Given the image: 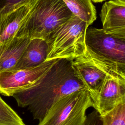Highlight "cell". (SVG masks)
<instances>
[{
    "label": "cell",
    "mask_w": 125,
    "mask_h": 125,
    "mask_svg": "<svg viewBox=\"0 0 125 125\" xmlns=\"http://www.w3.org/2000/svg\"><path fill=\"white\" fill-rule=\"evenodd\" d=\"M82 90L86 89L76 75L72 60L59 59L33 84L12 96L19 106L28 107L34 119L40 122L58 100Z\"/></svg>",
    "instance_id": "6da1fadb"
},
{
    "label": "cell",
    "mask_w": 125,
    "mask_h": 125,
    "mask_svg": "<svg viewBox=\"0 0 125 125\" xmlns=\"http://www.w3.org/2000/svg\"><path fill=\"white\" fill-rule=\"evenodd\" d=\"M72 15L62 0H37L16 37L45 40Z\"/></svg>",
    "instance_id": "7a4b0ae2"
},
{
    "label": "cell",
    "mask_w": 125,
    "mask_h": 125,
    "mask_svg": "<svg viewBox=\"0 0 125 125\" xmlns=\"http://www.w3.org/2000/svg\"><path fill=\"white\" fill-rule=\"evenodd\" d=\"M87 24L74 15L51 32L45 39L48 46L46 61L66 59L70 60L83 55L86 51Z\"/></svg>",
    "instance_id": "3957f363"
},
{
    "label": "cell",
    "mask_w": 125,
    "mask_h": 125,
    "mask_svg": "<svg viewBox=\"0 0 125 125\" xmlns=\"http://www.w3.org/2000/svg\"><path fill=\"white\" fill-rule=\"evenodd\" d=\"M90 107L93 102L88 91H75L55 103L38 125H84Z\"/></svg>",
    "instance_id": "277c9868"
},
{
    "label": "cell",
    "mask_w": 125,
    "mask_h": 125,
    "mask_svg": "<svg viewBox=\"0 0 125 125\" xmlns=\"http://www.w3.org/2000/svg\"><path fill=\"white\" fill-rule=\"evenodd\" d=\"M85 44L87 50L97 57L125 68V38L92 27L87 29Z\"/></svg>",
    "instance_id": "5b68a950"
},
{
    "label": "cell",
    "mask_w": 125,
    "mask_h": 125,
    "mask_svg": "<svg viewBox=\"0 0 125 125\" xmlns=\"http://www.w3.org/2000/svg\"><path fill=\"white\" fill-rule=\"evenodd\" d=\"M57 60L46 61L33 68L0 72V93L12 96L17 92L29 86L42 77Z\"/></svg>",
    "instance_id": "8992f818"
},
{
    "label": "cell",
    "mask_w": 125,
    "mask_h": 125,
    "mask_svg": "<svg viewBox=\"0 0 125 125\" xmlns=\"http://www.w3.org/2000/svg\"><path fill=\"white\" fill-rule=\"evenodd\" d=\"M125 100V79L107 75L93 107L103 116Z\"/></svg>",
    "instance_id": "52a82bcc"
},
{
    "label": "cell",
    "mask_w": 125,
    "mask_h": 125,
    "mask_svg": "<svg viewBox=\"0 0 125 125\" xmlns=\"http://www.w3.org/2000/svg\"><path fill=\"white\" fill-rule=\"evenodd\" d=\"M72 67L88 91L93 104L107 74L82 56L72 60Z\"/></svg>",
    "instance_id": "ba28073f"
},
{
    "label": "cell",
    "mask_w": 125,
    "mask_h": 125,
    "mask_svg": "<svg viewBox=\"0 0 125 125\" xmlns=\"http://www.w3.org/2000/svg\"><path fill=\"white\" fill-rule=\"evenodd\" d=\"M100 15L102 29L106 33L125 38V0H110L104 2Z\"/></svg>",
    "instance_id": "9c48e42d"
},
{
    "label": "cell",
    "mask_w": 125,
    "mask_h": 125,
    "mask_svg": "<svg viewBox=\"0 0 125 125\" xmlns=\"http://www.w3.org/2000/svg\"><path fill=\"white\" fill-rule=\"evenodd\" d=\"M35 2L0 15V45L9 42L16 37Z\"/></svg>",
    "instance_id": "30bf717a"
},
{
    "label": "cell",
    "mask_w": 125,
    "mask_h": 125,
    "mask_svg": "<svg viewBox=\"0 0 125 125\" xmlns=\"http://www.w3.org/2000/svg\"><path fill=\"white\" fill-rule=\"evenodd\" d=\"M48 46L42 39H30L13 70L37 67L46 61Z\"/></svg>",
    "instance_id": "8fae6325"
},
{
    "label": "cell",
    "mask_w": 125,
    "mask_h": 125,
    "mask_svg": "<svg viewBox=\"0 0 125 125\" xmlns=\"http://www.w3.org/2000/svg\"><path fill=\"white\" fill-rule=\"evenodd\" d=\"M30 39L15 37L0 45V72L13 70Z\"/></svg>",
    "instance_id": "7c38bea8"
},
{
    "label": "cell",
    "mask_w": 125,
    "mask_h": 125,
    "mask_svg": "<svg viewBox=\"0 0 125 125\" xmlns=\"http://www.w3.org/2000/svg\"><path fill=\"white\" fill-rule=\"evenodd\" d=\"M72 14L88 26L96 19V11L91 0H62Z\"/></svg>",
    "instance_id": "4fadbf2b"
},
{
    "label": "cell",
    "mask_w": 125,
    "mask_h": 125,
    "mask_svg": "<svg viewBox=\"0 0 125 125\" xmlns=\"http://www.w3.org/2000/svg\"><path fill=\"white\" fill-rule=\"evenodd\" d=\"M101 117L103 125H125V100Z\"/></svg>",
    "instance_id": "5bb4252c"
},
{
    "label": "cell",
    "mask_w": 125,
    "mask_h": 125,
    "mask_svg": "<svg viewBox=\"0 0 125 125\" xmlns=\"http://www.w3.org/2000/svg\"><path fill=\"white\" fill-rule=\"evenodd\" d=\"M0 125H26L17 113L0 97Z\"/></svg>",
    "instance_id": "9a60e30c"
},
{
    "label": "cell",
    "mask_w": 125,
    "mask_h": 125,
    "mask_svg": "<svg viewBox=\"0 0 125 125\" xmlns=\"http://www.w3.org/2000/svg\"><path fill=\"white\" fill-rule=\"evenodd\" d=\"M37 0H0V15L5 14L21 6L32 4Z\"/></svg>",
    "instance_id": "2e32d148"
},
{
    "label": "cell",
    "mask_w": 125,
    "mask_h": 125,
    "mask_svg": "<svg viewBox=\"0 0 125 125\" xmlns=\"http://www.w3.org/2000/svg\"><path fill=\"white\" fill-rule=\"evenodd\" d=\"M84 125H103L101 115L94 110L86 115Z\"/></svg>",
    "instance_id": "e0dca14e"
},
{
    "label": "cell",
    "mask_w": 125,
    "mask_h": 125,
    "mask_svg": "<svg viewBox=\"0 0 125 125\" xmlns=\"http://www.w3.org/2000/svg\"><path fill=\"white\" fill-rule=\"evenodd\" d=\"M91 1L95 2V3H97V2H101L104 0H91Z\"/></svg>",
    "instance_id": "ac0fdd59"
}]
</instances>
